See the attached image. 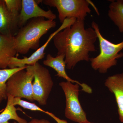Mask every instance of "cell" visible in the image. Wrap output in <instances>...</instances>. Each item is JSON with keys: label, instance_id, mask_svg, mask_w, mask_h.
Segmentation results:
<instances>
[{"label": "cell", "instance_id": "4", "mask_svg": "<svg viewBox=\"0 0 123 123\" xmlns=\"http://www.w3.org/2000/svg\"><path fill=\"white\" fill-rule=\"evenodd\" d=\"M34 78L33 66L27 65L26 68L15 73L8 80L6 83L7 94L33 102L32 84Z\"/></svg>", "mask_w": 123, "mask_h": 123}, {"label": "cell", "instance_id": "3", "mask_svg": "<svg viewBox=\"0 0 123 123\" xmlns=\"http://www.w3.org/2000/svg\"><path fill=\"white\" fill-rule=\"evenodd\" d=\"M91 26L99 40L100 53L96 57L90 58L91 65L94 70L105 74L110 68L116 65L117 59L123 57V52H120L123 49V41L117 44L113 43L103 36L97 23L93 21Z\"/></svg>", "mask_w": 123, "mask_h": 123}, {"label": "cell", "instance_id": "17", "mask_svg": "<svg viewBox=\"0 0 123 123\" xmlns=\"http://www.w3.org/2000/svg\"><path fill=\"white\" fill-rule=\"evenodd\" d=\"M4 1L14 25L18 28V20L22 7V0H4Z\"/></svg>", "mask_w": 123, "mask_h": 123}, {"label": "cell", "instance_id": "13", "mask_svg": "<svg viewBox=\"0 0 123 123\" xmlns=\"http://www.w3.org/2000/svg\"><path fill=\"white\" fill-rule=\"evenodd\" d=\"M18 30L7 10L4 0H0V33L6 36H14Z\"/></svg>", "mask_w": 123, "mask_h": 123}, {"label": "cell", "instance_id": "5", "mask_svg": "<svg viewBox=\"0 0 123 123\" xmlns=\"http://www.w3.org/2000/svg\"><path fill=\"white\" fill-rule=\"evenodd\" d=\"M42 2L44 5L57 9L62 23L67 18L85 21L91 12L90 2L87 0H44Z\"/></svg>", "mask_w": 123, "mask_h": 123}, {"label": "cell", "instance_id": "11", "mask_svg": "<svg viewBox=\"0 0 123 123\" xmlns=\"http://www.w3.org/2000/svg\"><path fill=\"white\" fill-rule=\"evenodd\" d=\"M104 85L114 95L119 119L123 123V73L108 77L105 81Z\"/></svg>", "mask_w": 123, "mask_h": 123}, {"label": "cell", "instance_id": "14", "mask_svg": "<svg viewBox=\"0 0 123 123\" xmlns=\"http://www.w3.org/2000/svg\"><path fill=\"white\" fill-rule=\"evenodd\" d=\"M14 97L7 94V102L6 107L0 114V123H8L10 120H15L18 123H28L25 119L18 116L17 109L13 104Z\"/></svg>", "mask_w": 123, "mask_h": 123}, {"label": "cell", "instance_id": "9", "mask_svg": "<svg viewBox=\"0 0 123 123\" xmlns=\"http://www.w3.org/2000/svg\"><path fill=\"white\" fill-rule=\"evenodd\" d=\"M39 18L55 20L56 16L50 10L46 11L41 8L36 1L22 0V7L18 20V28L24 26L31 18Z\"/></svg>", "mask_w": 123, "mask_h": 123}, {"label": "cell", "instance_id": "15", "mask_svg": "<svg viewBox=\"0 0 123 123\" xmlns=\"http://www.w3.org/2000/svg\"><path fill=\"white\" fill-rule=\"evenodd\" d=\"M109 8L108 17L118 27L120 31L123 33V0L112 1Z\"/></svg>", "mask_w": 123, "mask_h": 123}, {"label": "cell", "instance_id": "7", "mask_svg": "<svg viewBox=\"0 0 123 123\" xmlns=\"http://www.w3.org/2000/svg\"><path fill=\"white\" fill-rule=\"evenodd\" d=\"M34 81L32 84L34 101L40 105H45L53 86V82L49 70L37 62L33 65Z\"/></svg>", "mask_w": 123, "mask_h": 123}, {"label": "cell", "instance_id": "20", "mask_svg": "<svg viewBox=\"0 0 123 123\" xmlns=\"http://www.w3.org/2000/svg\"><path fill=\"white\" fill-rule=\"evenodd\" d=\"M91 123V122H88V123Z\"/></svg>", "mask_w": 123, "mask_h": 123}, {"label": "cell", "instance_id": "12", "mask_svg": "<svg viewBox=\"0 0 123 123\" xmlns=\"http://www.w3.org/2000/svg\"><path fill=\"white\" fill-rule=\"evenodd\" d=\"M14 36H6L0 33V68L8 67L10 60L17 54Z\"/></svg>", "mask_w": 123, "mask_h": 123}, {"label": "cell", "instance_id": "19", "mask_svg": "<svg viewBox=\"0 0 123 123\" xmlns=\"http://www.w3.org/2000/svg\"><path fill=\"white\" fill-rule=\"evenodd\" d=\"M28 123H51L45 119H33Z\"/></svg>", "mask_w": 123, "mask_h": 123}, {"label": "cell", "instance_id": "10", "mask_svg": "<svg viewBox=\"0 0 123 123\" xmlns=\"http://www.w3.org/2000/svg\"><path fill=\"white\" fill-rule=\"evenodd\" d=\"M65 56L64 55H57L54 57L50 54L47 55L46 60L43 61V64L53 69L57 73L56 76L59 77L63 78L67 81L70 82L72 83H75L78 84L82 88V90L88 93H92V89L89 86L85 84H81L78 81L73 80L68 76L66 73V65L65 62Z\"/></svg>", "mask_w": 123, "mask_h": 123}, {"label": "cell", "instance_id": "1", "mask_svg": "<svg viewBox=\"0 0 123 123\" xmlns=\"http://www.w3.org/2000/svg\"><path fill=\"white\" fill-rule=\"evenodd\" d=\"M85 24V21L76 19L53 38L57 55H65L68 69H72L79 62L89 61L90 52L97 51L95 45L97 34L92 28L86 29Z\"/></svg>", "mask_w": 123, "mask_h": 123}, {"label": "cell", "instance_id": "21", "mask_svg": "<svg viewBox=\"0 0 123 123\" xmlns=\"http://www.w3.org/2000/svg\"><path fill=\"white\" fill-rule=\"evenodd\" d=\"M0 69H1L0 68Z\"/></svg>", "mask_w": 123, "mask_h": 123}, {"label": "cell", "instance_id": "16", "mask_svg": "<svg viewBox=\"0 0 123 123\" xmlns=\"http://www.w3.org/2000/svg\"><path fill=\"white\" fill-rule=\"evenodd\" d=\"M27 67L26 65L20 68L0 69V103L7 99L6 83L9 78L15 73L26 68Z\"/></svg>", "mask_w": 123, "mask_h": 123}, {"label": "cell", "instance_id": "6", "mask_svg": "<svg viewBox=\"0 0 123 123\" xmlns=\"http://www.w3.org/2000/svg\"><path fill=\"white\" fill-rule=\"evenodd\" d=\"M59 85L63 91L66 98L65 117L78 123L89 122L86 114L82 107L78 98L79 85L67 81L61 82Z\"/></svg>", "mask_w": 123, "mask_h": 123}, {"label": "cell", "instance_id": "2", "mask_svg": "<svg viewBox=\"0 0 123 123\" xmlns=\"http://www.w3.org/2000/svg\"><path fill=\"white\" fill-rule=\"evenodd\" d=\"M56 25L55 20H46L43 18H33L21 27L14 36L17 53L24 55L31 49H38L41 38Z\"/></svg>", "mask_w": 123, "mask_h": 123}, {"label": "cell", "instance_id": "8", "mask_svg": "<svg viewBox=\"0 0 123 123\" xmlns=\"http://www.w3.org/2000/svg\"><path fill=\"white\" fill-rule=\"evenodd\" d=\"M75 21V19L74 18H66L62 23L60 27L54 33L51 34L44 44L37 49L29 57H24L23 59H19L15 56L12 57L10 62L9 68H13L23 67L26 65L33 66L39 60L42 59L44 57L46 53L44 52V50L55 36L67 27L72 25Z\"/></svg>", "mask_w": 123, "mask_h": 123}, {"label": "cell", "instance_id": "18", "mask_svg": "<svg viewBox=\"0 0 123 123\" xmlns=\"http://www.w3.org/2000/svg\"><path fill=\"white\" fill-rule=\"evenodd\" d=\"M13 104L14 106L18 105L23 108L24 109H27L32 111H38L45 113H46V111L38 106L35 104L24 101L19 97L14 98Z\"/></svg>", "mask_w": 123, "mask_h": 123}]
</instances>
